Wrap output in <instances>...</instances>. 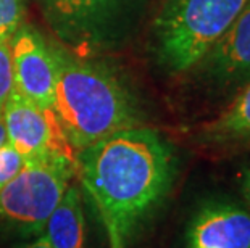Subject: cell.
<instances>
[{"instance_id":"obj_12","label":"cell","mask_w":250,"mask_h":248,"mask_svg":"<svg viewBox=\"0 0 250 248\" xmlns=\"http://www.w3.org/2000/svg\"><path fill=\"white\" fill-rule=\"evenodd\" d=\"M24 163V156L8 140L0 145V191L17 177V174L23 170Z\"/></svg>"},{"instance_id":"obj_18","label":"cell","mask_w":250,"mask_h":248,"mask_svg":"<svg viewBox=\"0 0 250 248\" xmlns=\"http://www.w3.org/2000/svg\"><path fill=\"white\" fill-rule=\"evenodd\" d=\"M7 140V133H5V124H3V116L0 113V145Z\"/></svg>"},{"instance_id":"obj_16","label":"cell","mask_w":250,"mask_h":248,"mask_svg":"<svg viewBox=\"0 0 250 248\" xmlns=\"http://www.w3.org/2000/svg\"><path fill=\"white\" fill-rule=\"evenodd\" d=\"M18 248H54V247L45 239V235H39V237H34V239L28 240L26 244L20 245Z\"/></svg>"},{"instance_id":"obj_2","label":"cell","mask_w":250,"mask_h":248,"mask_svg":"<svg viewBox=\"0 0 250 248\" xmlns=\"http://www.w3.org/2000/svg\"><path fill=\"white\" fill-rule=\"evenodd\" d=\"M54 57V108L76 153L116 131L139 124L131 95L107 70L57 50Z\"/></svg>"},{"instance_id":"obj_1","label":"cell","mask_w":250,"mask_h":248,"mask_svg":"<svg viewBox=\"0 0 250 248\" xmlns=\"http://www.w3.org/2000/svg\"><path fill=\"white\" fill-rule=\"evenodd\" d=\"M76 174L104 224L126 240L168 195L174 153L157 131L132 126L79 150Z\"/></svg>"},{"instance_id":"obj_14","label":"cell","mask_w":250,"mask_h":248,"mask_svg":"<svg viewBox=\"0 0 250 248\" xmlns=\"http://www.w3.org/2000/svg\"><path fill=\"white\" fill-rule=\"evenodd\" d=\"M15 89L12 57H10V40L0 39V113Z\"/></svg>"},{"instance_id":"obj_15","label":"cell","mask_w":250,"mask_h":248,"mask_svg":"<svg viewBox=\"0 0 250 248\" xmlns=\"http://www.w3.org/2000/svg\"><path fill=\"white\" fill-rule=\"evenodd\" d=\"M105 228H107L108 232L110 248H125V237L120 234V230L110 224H105Z\"/></svg>"},{"instance_id":"obj_9","label":"cell","mask_w":250,"mask_h":248,"mask_svg":"<svg viewBox=\"0 0 250 248\" xmlns=\"http://www.w3.org/2000/svg\"><path fill=\"white\" fill-rule=\"evenodd\" d=\"M204 139L215 145L250 144V79L223 112L204 126Z\"/></svg>"},{"instance_id":"obj_7","label":"cell","mask_w":250,"mask_h":248,"mask_svg":"<svg viewBox=\"0 0 250 248\" xmlns=\"http://www.w3.org/2000/svg\"><path fill=\"white\" fill-rule=\"evenodd\" d=\"M190 248H250V211L215 202L197 211L189 228Z\"/></svg>"},{"instance_id":"obj_8","label":"cell","mask_w":250,"mask_h":248,"mask_svg":"<svg viewBox=\"0 0 250 248\" xmlns=\"http://www.w3.org/2000/svg\"><path fill=\"white\" fill-rule=\"evenodd\" d=\"M200 63L221 84H246L250 79V2Z\"/></svg>"},{"instance_id":"obj_5","label":"cell","mask_w":250,"mask_h":248,"mask_svg":"<svg viewBox=\"0 0 250 248\" xmlns=\"http://www.w3.org/2000/svg\"><path fill=\"white\" fill-rule=\"evenodd\" d=\"M2 116L7 140L26 161L65 158L76 163V150L68 140L54 108L37 107L13 89Z\"/></svg>"},{"instance_id":"obj_4","label":"cell","mask_w":250,"mask_h":248,"mask_svg":"<svg viewBox=\"0 0 250 248\" xmlns=\"http://www.w3.org/2000/svg\"><path fill=\"white\" fill-rule=\"evenodd\" d=\"M74 174L76 163L65 158L26 161L0 191V235L23 240L44 234Z\"/></svg>"},{"instance_id":"obj_17","label":"cell","mask_w":250,"mask_h":248,"mask_svg":"<svg viewBox=\"0 0 250 248\" xmlns=\"http://www.w3.org/2000/svg\"><path fill=\"white\" fill-rule=\"evenodd\" d=\"M244 192H246V197H247V202L250 207V168L246 171V174H244Z\"/></svg>"},{"instance_id":"obj_3","label":"cell","mask_w":250,"mask_h":248,"mask_svg":"<svg viewBox=\"0 0 250 248\" xmlns=\"http://www.w3.org/2000/svg\"><path fill=\"white\" fill-rule=\"evenodd\" d=\"M250 0H165L155 19L157 54L169 71L200 65Z\"/></svg>"},{"instance_id":"obj_11","label":"cell","mask_w":250,"mask_h":248,"mask_svg":"<svg viewBox=\"0 0 250 248\" xmlns=\"http://www.w3.org/2000/svg\"><path fill=\"white\" fill-rule=\"evenodd\" d=\"M116 2L118 0H45V10L57 26L76 29L102 18Z\"/></svg>"},{"instance_id":"obj_10","label":"cell","mask_w":250,"mask_h":248,"mask_svg":"<svg viewBox=\"0 0 250 248\" xmlns=\"http://www.w3.org/2000/svg\"><path fill=\"white\" fill-rule=\"evenodd\" d=\"M45 239L54 248L84 247V213L81 192L76 186L66 189L65 195L50 214L45 226Z\"/></svg>"},{"instance_id":"obj_13","label":"cell","mask_w":250,"mask_h":248,"mask_svg":"<svg viewBox=\"0 0 250 248\" xmlns=\"http://www.w3.org/2000/svg\"><path fill=\"white\" fill-rule=\"evenodd\" d=\"M23 21L21 0H0V39H8L17 33Z\"/></svg>"},{"instance_id":"obj_6","label":"cell","mask_w":250,"mask_h":248,"mask_svg":"<svg viewBox=\"0 0 250 248\" xmlns=\"http://www.w3.org/2000/svg\"><path fill=\"white\" fill-rule=\"evenodd\" d=\"M15 91L41 108L55 107V57L42 36L21 24L10 38ZM55 110V108H54Z\"/></svg>"}]
</instances>
